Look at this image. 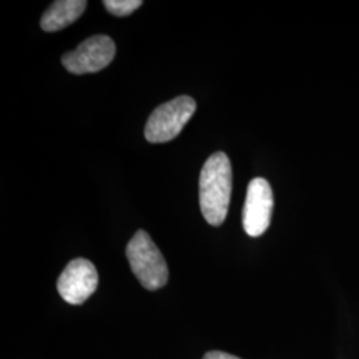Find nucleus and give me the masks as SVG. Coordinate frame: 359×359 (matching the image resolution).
Returning a JSON list of instances; mask_svg holds the SVG:
<instances>
[{"mask_svg": "<svg viewBox=\"0 0 359 359\" xmlns=\"http://www.w3.org/2000/svg\"><path fill=\"white\" fill-rule=\"evenodd\" d=\"M231 194V160L222 152L212 154L200 176V206L208 224L219 226L225 221Z\"/></svg>", "mask_w": 359, "mask_h": 359, "instance_id": "f257e3e1", "label": "nucleus"}, {"mask_svg": "<svg viewBox=\"0 0 359 359\" xmlns=\"http://www.w3.org/2000/svg\"><path fill=\"white\" fill-rule=\"evenodd\" d=\"M127 258L139 283L148 290H157L168 283L165 258L147 231H139L129 241Z\"/></svg>", "mask_w": 359, "mask_h": 359, "instance_id": "f03ea898", "label": "nucleus"}, {"mask_svg": "<svg viewBox=\"0 0 359 359\" xmlns=\"http://www.w3.org/2000/svg\"><path fill=\"white\" fill-rule=\"evenodd\" d=\"M197 104L191 96H179L157 107L149 116L145 137L149 142H168L177 137L180 132L196 112Z\"/></svg>", "mask_w": 359, "mask_h": 359, "instance_id": "7ed1b4c3", "label": "nucleus"}, {"mask_svg": "<svg viewBox=\"0 0 359 359\" xmlns=\"http://www.w3.org/2000/svg\"><path fill=\"white\" fill-rule=\"evenodd\" d=\"M116 55L115 41L107 35H95L84 40L76 50L65 53L62 63L75 75L95 74L112 63Z\"/></svg>", "mask_w": 359, "mask_h": 359, "instance_id": "20e7f679", "label": "nucleus"}, {"mask_svg": "<svg viewBox=\"0 0 359 359\" xmlns=\"http://www.w3.org/2000/svg\"><path fill=\"white\" fill-rule=\"evenodd\" d=\"M99 276L95 265L86 258L72 259L57 280L59 294L71 305L84 304L95 293Z\"/></svg>", "mask_w": 359, "mask_h": 359, "instance_id": "39448f33", "label": "nucleus"}, {"mask_svg": "<svg viewBox=\"0 0 359 359\" xmlns=\"http://www.w3.org/2000/svg\"><path fill=\"white\" fill-rule=\"evenodd\" d=\"M273 204L269 182L261 177L252 180L248 187L243 212L244 229L250 237H259L269 228Z\"/></svg>", "mask_w": 359, "mask_h": 359, "instance_id": "423d86ee", "label": "nucleus"}, {"mask_svg": "<svg viewBox=\"0 0 359 359\" xmlns=\"http://www.w3.org/2000/svg\"><path fill=\"white\" fill-rule=\"evenodd\" d=\"M86 0H57L44 13L40 26L47 32H55L72 25L87 8Z\"/></svg>", "mask_w": 359, "mask_h": 359, "instance_id": "0eeeda50", "label": "nucleus"}, {"mask_svg": "<svg viewBox=\"0 0 359 359\" xmlns=\"http://www.w3.org/2000/svg\"><path fill=\"white\" fill-rule=\"evenodd\" d=\"M105 8L116 16H127L142 6V0H104Z\"/></svg>", "mask_w": 359, "mask_h": 359, "instance_id": "6e6552de", "label": "nucleus"}, {"mask_svg": "<svg viewBox=\"0 0 359 359\" xmlns=\"http://www.w3.org/2000/svg\"><path fill=\"white\" fill-rule=\"evenodd\" d=\"M204 359H241L238 357H234L228 353H222V351H209L206 353Z\"/></svg>", "mask_w": 359, "mask_h": 359, "instance_id": "1a4fd4ad", "label": "nucleus"}]
</instances>
